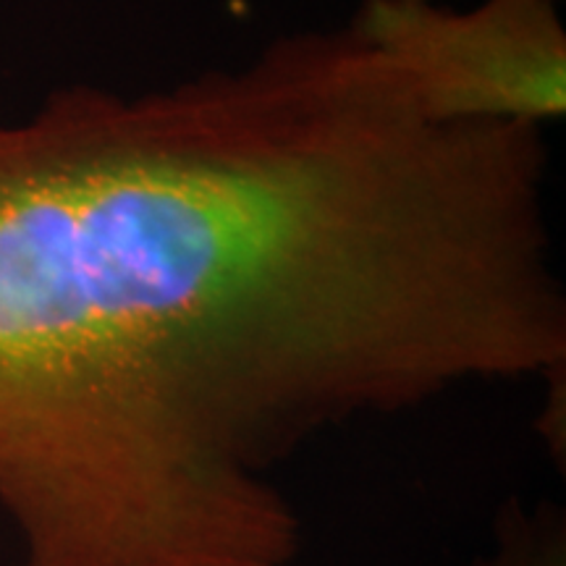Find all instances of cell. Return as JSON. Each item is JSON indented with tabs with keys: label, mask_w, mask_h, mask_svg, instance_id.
<instances>
[{
	"label": "cell",
	"mask_w": 566,
	"mask_h": 566,
	"mask_svg": "<svg viewBox=\"0 0 566 566\" xmlns=\"http://www.w3.org/2000/svg\"><path fill=\"white\" fill-rule=\"evenodd\" d=\"M541 126L424 111L349 27L0 122V512L21 566H296L325 430L564 378Z\"/></svg>",
	"instance_id": "1"
},
{
	"label": "cell",
	"mask_w": 566,
	"mask_h": 566,
	"mask_svg": "<svg viewBox=\"0 0 566 566\" xmlns=\"http://www.w3.org/2000/svg\"><path fill=\"white\" fill-rule=\"evenodd\" d=\"M349 30L396 63L424 111L457 124L556 122L566 111V30L556 0H363Z\"/></svg>",
	"instance_id": "2"
},
{
	"label": "cell",
	"mask_w": 566,
	"mask_h": 566,
	"mask_svg": "<svg viewBox=\"0 0 566 566\" xmlns=\"http://www.w3.org/2000/svg\"><path fill=\"white\" fill-rule=\"evenodd\" d=\"M467 566H566V516L551 501L537 506L506 501L493 525V543Z\"/></svg>",
	"instance_id": "3"
}]
</instances>
